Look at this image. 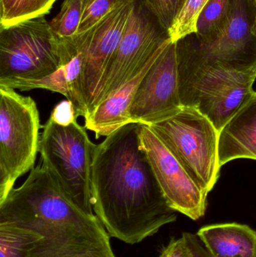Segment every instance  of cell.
Listing matches in <instances>:
<instances>
[{"label": "cell", "instance_id": "2", "mask_svg": "<svg viewBox=\"0 0 256 257\" xmlns=\"http://www.w3.org/2000/svg\"><path fill=\"white\" fill-rule=\"evenodd\" d=\"M39 142L41 163L69 199L87 214H95L92 196V163L96 145L75 121L62 126L48 120Z\"/></svg>", "mask_w": 256, "mask_h": 257}, {"label": "cell", "instance_id": "18", "mask_svg": "<svg viewBox=\"0 0 256 257\" xmlns=\"http://www.w3.org/2000/svg\"><path fill=\"white\" fill-rule=\"evenodd\" d=\"M82 14V0H64L59 13L49 22L54 34L62 39L76 36Z\"/></svg>", "mask_w": 256, "mask_h": 257}, {"label": "cell", "instance_id": "19", "mask_svg": "<svg viewBox=\"0 0 256 257\" xmlns=\"http://www.w3.org/2000/svg\"><path fill=\"white\" fill-rule=\"evenodd\" d=\"M209 0H185L181 10L168 30L172 42L194 34L196 31L198 16Z\"/></svg>", "mask_w": 256, "mask_h": 257}, {"label": "cell", "instance_id": "15", "mask_svg": "<svg viewBox=\"0 0 256 257\" xmlns=\"http://www.w3.org/2000/svg\"><path fill=\"white\" fill-rule=\"evenodd\" d=\"M42 238L21 223L0 220V257H32Z\"/></svg>", "mask_w": 256, "mask_h": 257}, {"label": "cell", "instance_id": "12", "mask_svg": "<svg viewBox=\"0 0 256 257\" xmlns=\"http://www.w3.org/2000/svg\"><path fill=\"white\" fill-rule=\"evenodd\" d=\"M220 166L236 159L256 160V92L219 133Z\"/></svg>", "mask_w": 256, "mask_h": 257}, {"label": "cell", "instance_id": "13", "mask_svg": "<svg viewBox=\"0 0 256 257\" xmlns=\"http://www.w3.org/2000/svg\"><path fill=\"white\" fill-rule=\"evenodd\" d=\"M197 235L214 257H256V232L246 225H210Z\"/></svg>", "mask_w": 256, "mask_h": 257}, {"label": "cell", "instance_id": "23", "mask_svg": "<svg viewBox=\"0 0 256 257\" xmlns=\"http://www.w3.org/2000/svg\"><path fill=\"white\" fill-rule=\"evenodd\" d=\"M182 237L186 241V245L190 253V257H214L206 248L198 235L185 232Z\"/></svg>", "mask_w": 256, "mask_h": 257}, {"label": "cell", "instance_id": "11", "mask_svg": "<svg viewBox=\"0 0 256 257\" xmlns=\"http://www.w3.org/2000/svg\"><path fill=\"white\" fill-rule=\"evenodd\" d=\"M163 50L154 56L135 77L101 102L84 118L85 128L93 132L96 139L107 137L119 128L132 123L129 109L140 83Z\"/></svg>", "mask_w": 256, "mask_h": 257}, {"label": "cell", "instance_id": "5", "mask_svg": "<svg viewBox=\"0 0 256 257\" xmlns=\"http://www.w3.org/2000/svg\"><path fill=\"white\" fill-rule=\"evenodd\" d=\"M64 62V41L54 34L45 15L0 27V81L43 78Z\"/></svg>", "mask_w": 256, "mask_h": 257}, {"label": "cell", "instance_id": "14", "mask_svg": "<svg viewBox=\"0 0 256 257\" xmlns=\"http://www.w3.org/2000/svg\"><path fill=\"white\" fill-rule=\"evenodd\" d=\"M82 47V44H81ZM82 51H79L70 61L62 65L51 75L37 79L11 78L0 81L2 87H10L20 91H29L35 89H44L63 95L75 103V88L81 72Z\"/></svg>", "mask_w": 256, "mask_h": 257}, {"label": "cell", "instance_id": "9", "mask_svg": "<svg viewBox=\"0 0 256 257\" xmlns=\"http://www.w3.org/2000/svg\"><path fill=\"white\" fill-rule=\"evenodd\" d=\"M179 90L177 42H170L140 83L129 109L132 123L151 126L183 108Z\"/></svg>", "mask_w": 256, "mask_h": 257}, {"label": "cell", "instance_id": "8", "mask_svg": "<svg viewBox=\"0 0 256 257\" xmlns=\"http://www.w3.org/2000/svg\"><path fill=\"white\" fill-rule=\"evenodd\" d=\"M140 142L168 206L197 220L204 215L207 194L147 125L140 124Z\"/></svg>", "mask_w": 256, "mask_h": 257}, {"label": "cell", "instance_id": "6", "mask_svg": "<svg viewBox=\"0 0 256 257\" xmlns=\"http://www.w3.org/2000/svg\"><path fill=\"white\" fill-rule=\"evenodd\" d=\"M170 42L168 31L162 28L143 0H134L127 25L93 109L135 77Z\"/></svg>", "mask_w": 256, "mask_h": 257}, {"label": "cell", "instance_id": "4", "mask_svg": "<svg viewBox=\"0 0 256 257\" xmlns=\"http://www.w3.org/2000/svg\"><path fill=\"white\" fill-rule=\"evenodd\" d=\"M41 127L34 99L0 86V202L17 180L34 168Z\"/></svg>", "mask_w": 256, "mask_h": 257}, {"label": "cell", "instance_id": "20", "mask_svg": "<svg viewBox=\"0 0 256 257\" xmlns=\"http://www.w3.org/2000/svg\"><path fill=\"white\" fill-rule=\"evenodd\" d=\"M124 0H82L83 14L78 34L90 31Z\"/></svg>", "mask_w": 256, "mask_h": 257}, {"label": "cell", "instance_id": "25", "mask_svg": "<svg viewBox=\"0 0 256 257\" xmlns=\"http://www.w3.org/2000/svg\"><path fill=\"white\" fill-rule=\"evenodd\" d=\"M253 5V24H252V33L256 39V0H252Z\"/></svg>", "mask_w": 256, "mask_h": 257}, {"label": "cell", "instance_id": "21", "mask_svg": "<svg viewBox=\"0 0 256 257\" xmlns=\"http://www.w3.org/2000/svg\"><path fill=\"white\" fill-rule=\"evenodd\" d=\"M185 0H143L162 28L168 31L183 7Z\"/></svg>", "mask_w": 256, "mask_h": 257}, {"label": "cell", "instance_id": "1", "mask_svg": "<svg viewBox=\"0 0 256 257\" xmlns=\"http://www.w3.org/2000/svg\"><path fill=\"white\" fill-rule=\"evenodd\" d=\"M140 123L124 125L96 145L92 163L94 214L110 236L129 244L175 221L141 146Z\"/></svg>", "mask_w": 256, "mask_h": 257}, {"label": "cell", "instance_id": "3", "mask_svg": "<svg viewBox=\"0 0 256 257\" xmlns=\"http://www.w3.org/2000/svg\"><path fill=\"white\" fill-rule=\"evenodd\" d=\"M195 182L208 194L219 177V131L194 107L148 126Z\"/></svg>", "mask_w": 256, "mask_h": 257}, {"label": "cell", "instance_id": "22", "mask_svg": "<svg viewBox=\"0 0 256 257\" xmlns=\"http://www.w3.org/2000/svg\"><path fill=\"white\" fill-rule=\"evenodd\" d=\"M78 117L73 103L66 99L54 107L49 119L57 124L67 126L76 121Z\"/></svg>", "mask_w": 256, "mask_h": 257}, {"label": "cell", "instance_id": "17", "mask_svg": "<svg viewBox=\"0 0 256 257\" xmlns=\"http://www.w3.org/2000/svg\"><path fill=\"white\" fill-rule=\"evenodd\" d=\"M57 0H0V26L9 27L20 21L49 13Z\"/></svg>", "mask_w": 256, "mask_h": 257}, {"label": "cell", "instance_id": "16", "mask_svg": "<svg viewBox=\"0 0 256 257\" xmlns=\"http://www.w3.org/2000/svg\"><path fill=\"white\" fill-rule=\"evenodd\" d=\"M231 0H209L198 16L195 35L201 45L210 43L225 27Z\"/></svg>", "mask_w": 256, "mask_h": 257}, {"label": "cell", "instance_id": "10", "mask_svg": "<svg viewBox=\"0 0 256 257\" xmlns=\"http://www.w3.org/2000/svg\"><path fill=\"white\" fill-rule=\"evenodd\" d=\"M253 12L252 0H231L229 16L222 31L210 43L199 42L209 63L219 62L240 68L256 63Z\"/></svg>", "mask_w": 256, "mask_h": 257}, {"label": "cell", "instance_id": "7", "mask_svg": "<svg viewBox=\"0 0 256 257\" xmlns=\"http://www.w3.org/2000/svg\"><path fill=\"white\" fill-rule=\"evenodd\" d=\"M134 0H124L82 38V66L75 88L78 117L85 118L94 108L114 53L129 21Z\"/></svg>", "mask_w": 256, "mask_h": 257}, {"label": "cell", "instance_id": "24", "mask_svg": "<svg viewBox=\"0 0 256 257\" xmlns=\"http://www.w3.org/2000/svg\"><path fill=\"white\" fill-rule=\"evenodd\" d=\"M159 257H190L189 249L184 238L172 239L162 250Z\"/></svg>", "mask_w": 256, "mask_h": 257}]
</instances>
